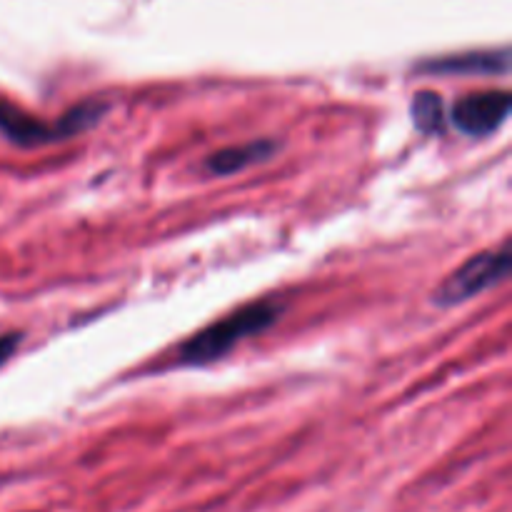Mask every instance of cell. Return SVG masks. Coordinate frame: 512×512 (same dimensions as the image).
Segmentation results:
<instances>
[{"label":"cell","mask_w":512,"mask_h":512,"mask_svg":"<svg viewBox=\"0 0 512 512\" xmlns=\"http://www.w3.org/2000/svg\"><path fill=\"white\" fill-rule=\"evenodd\" d=\"M283 305L275 300H258L238 308L235 313L225 315L218 323H210L208 328L190 335L178 348V365H210L215 360H223L233 348H238L245 338L265 333L270 325L278 323Z\"/></svg>","instance_id":"6da1fadb"},{"label":"cell","mask_w":512,"mask_h":512,"mask_svg":"<svg viewBox=\"0 0 512 512\" xmlns=\"http://www.w3.org/2000/svg\"><path fill=\"white\" fill-rule=\"evenodd\" d=\"M510 268L512 255L508 245H503L500 250H485V253H478L470 260H465L453 275H448L443 285L435 290L433 300L440 308H453V305L468 303L475 295L503 283L508 278Z\"/></svg>","instance_id":"7a4b0ae2"},{"label":"cell","mask_w":512,"mask_h":512,"mask_svg":"<svg viewBox=\"0 0 512 512\" xmlns=\"http://www.w3.org/2000/svg\"><path fill=\"white\" fill-rule=\"evenodd\" d=\"M512 98L508 90H480L460 98L450 108V120L470 138H488L508 120Z\"/></svg>","instance_id":"3957f363"},{"label":"cell","mask_w":512,"mask_h":512,"mask_svg":"<svg viewBox=\"0 0 512 512\" xmlns=\"http://www.w3.org/2000/svg\"><path fill=\"white\" fill-rule=\"evenodd\" d=\"M420 70L435 75H505L510 70V53L500 50H475V53L445 55V58L428 60Z\"/></svg>","instance_id":"277c9868"},{"label":"cell","mask_w":512,"mask_h":512,"mask_svg":"<svg viewBox=\"0 0 512 512\" xmlns=\"http://www.w3.org/2000/svg\"><path fill=\"white\" fill-rule=\"evenodd\" d=\"M0 133L13 140L15 145H23V148H38V145L63 140L58 123H43V120L23 113V110L5 103V100H0Z\"/></svg>","instance_id":"5b68a950"},{"label":"cell","mask_w":512,"mask_h":512,"mask_svg":"<svg viewBox=\"0 0 512 512\" xmlns=\"http://www.w3.org/2000/svg\"><path fill=\"white\" fill-rule=\"evenodd\" d=\"M280 150V145L275 140H253V143L243 145H230V148L218 150V153L210 155L205 160V168L213 175H233L240 173V170L250 168V165L265 163V160L273 158Z\"/></svg>","instance_id":"8992f818"},{"label":"cell","mask_w":512,"mask_h":512,"mask_svg":"<svg viewBox=\"0 0 512 512\" xmlns=\"http://www.w3.org/2000/svg\"><path fill=\"white\" fill-rule=\"evenodd\" d=\"M410 115H413V123L420 133H440L445 128V105L443 98L438 93H430V90H420L418 95L410 103Z\"/></svg>","instance_id":"52a82bcc"},{"label":"cell","mask_w":512,"mask_h":512,"mask_svg":"<svg viewBox=\"0 0 512 512\" xmlns=\"http://www.w3.org/2000/svg\"><path fill=\"white\" fill-rule=\"evenodd\" d=\"M105 110H108V103H103V100H85V103H78L68 113L60 115L55 123H58L63 140L75 138L78 133H85L88 128H93L103 118Z\"/></svg>","instance_id":"ba28073f"},{"label":"cell","mask_w":512,"mask_h":512,"mask_svg":"<svg viewBox=\"0 0 512 512\" xmlns=\"http://www.w3.org/2000/svg\"><path fill=\"white\" fill-rule=\"evenodd\" d=\"M20 340H23V335L20 333L0 335V368H3L10 358H13V353L18 350V345H20Z\"/></svg>","instance_id":"9c48e42d"}]
</instances>
